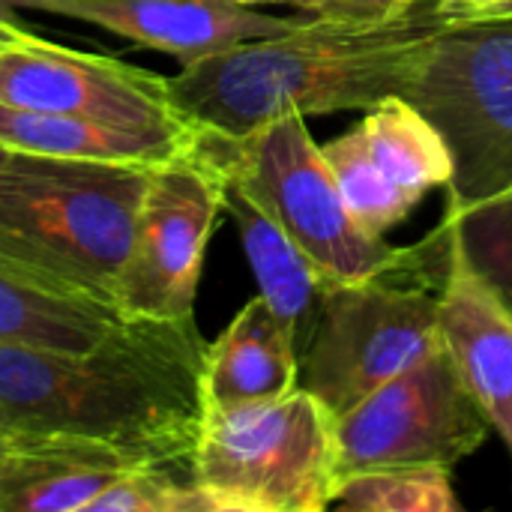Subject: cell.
<instances>
[{
    "instance_id": "obj_26",
    "label": "cell",
    "mask_w": 512,
    "mask_h": 512,
    "mask_svg": "<svg viewBox=\"0 0 512 512\" xmlns=\"http://www.w3.org/2000/svg\"><path fill=\"white\" fill-rule=\"evenodd\" d=\"M18 438H21V435H12V432L0 429V456H3V453H9V450L18 444Z\"/></svg>"
},
{
    "instance_id": "obj_15",
    "label": "cell",
    "mask_w": 512,
    "mask_h": 512,
    "mask_svg": "<svg viewBox=\"0 0 512 512\" xmlns=\"http://www.w3.org/2000/svg\"><path fill=\"white\" fill-rule=\"evenodd\" d=\"M225 213L234 219L240 231L261 297L288 330L294 351L303 363L321 318L324 297L336 279H330L312 261V255H306L285 234V228L276 219H270L246 192H240L228 180H225Z\"/></svg>"
},
{
    "instance_id": "obj_22",
    "label": "cell",
    "mask_w": 512,
    "mask_h": 512,
    "mask_svg": "<svg viewBox=\"0 0 512 512\" xmlns=\"http://www.w3.org/2000/svg\"><path fill=\"white\" fill-rule=\"evenodd\" d=\"M420 0H306L300 12L339 24H381L405 15Z\"/></svg>"
},
{
    "instance_id": "obj_2",
    "label": "cell",
    "mask_w": 512,
    "mask_h": 512,
    "mask_svg": "<svg viewBox=\"0 0 512 512\" xmlns=\"http://www.w3.org/2000/svg\"><path fill=\"white\" fill-rule=\"evenodd\" d=\"M459 18L462 9L447 0H420L381 24L315 18L294 33L186 63L168 78V96L189 123L228 138L282 114L369 111L405 96L429 45Z\"/></svg>"
},
{
    "instance_id": "obj_7",
    "label": "cell",
    "mask_w": 512,
    "mask_h": 512,
    "mask_svg": "<svg viewBox=\"0 0 512 512\" xmlns=\"http://www.w3.org/2000/svg\"><path fill=\"white\" fill-rule=\"evenodd\" d=\"M453 153L447 201L512 189V15L459 18L405 90Z\"/></svg>"
},
{
    "instance_id": "obj_5",
    "label": "cell",
    "mask_w": 512,
    "mask_h": 512,
    "mask_svg": "<svg viewBox=\"0 0 512 512\" xmlns=\"http://www.w3.org/2000/svg\"><path fill=\"white\" fill-rule=\"evenodd\" d=\"M336 426V414L303 387L273 402L207 408L195 486L213 512L330 510L342 483Z\"/></svg>"
},
{
    "instance_id": "obj_19",
    "label": "cell",
    "mask_w": 512,
    "mask_h": 512,
    "mask_svg": "<svg viewBox=\"0 0 512 512\" xmlns=\"http://www.w3.org/2000/svg\"><path fill=\"white\" fill-rule=\"evenodd\" d=\"M441 225L512 318V189L480 201H447Z\"/></svg>"
},
{
    "instance_id": "obj_18",
    "label": "cell",
    "mask_w": 512,
    "mask_h": 512,
    "mask_svg": "<svg viewBox=\"0 0 512 512\" xmlns=\"http://www.w3.org/2000/svg\"><path fill=\"white\" fill-rule=\"evenodd\" d=\"M120 321L114 306L48 285L0 261V342L87 351Z\"/></svg>"
},
{
    "instance_id": "obj_10",
    "label": "cell",
    "mask_w": 512,
    "mask_h": 512,
    "mask_svg": "<svg viewBox=\"0 0 512 512\" xmlns=\"http://www.w3.org/2000/svg\"><path fill=\"white\" fill-rule=\"evenodd\" d=\"M0 105L150 132H201L168 96V78L96 51L24 33L0 48Z\"/></svg>"
},
{
    "instance_id": "obj_17",
    "label": "cell",
    "mask_w": 512,
    "mask_h": 512,
    "mask_svg": "<svg viewBox=\"0 0 512 512\" xmlns=\"http://www.w3.org/2000/svg\"><path fill=\"white\" fill-rule=\"evenodd\" d=\"M201 132H150L111 126L72 114L30 111L0 105V144L15 153L102 162V165H135L159 168L195 150Z\"/></svg>"
},
{
    "instance_id": "obj_27",
    "label": "cell",
    "mask_w": 512,
    "mask_h": 512,
    "mask_svg": "<svg viewBox=\"0 0 512 512\" xmlns=\"http://www.w3.org/2000/svg\"><path fill=\"white\" fill-rule=\"evenodd\" d=\"M228 3H240V6H258V3H294L297 9H303L306 0H228Z\"/></svg>"
},
{
    "instance_id": "obj_3",
    "label": "cell",
    "mask_w": 512,
    "mask_h": 512,
    "mask_svg": "<svg viewBox=\"0 0 512 512\" xmlns=\"http://www.w3.org/2000/svg\"><path fill=\"white\" fill-rule=\"evenodd\" d=\"M150 168L12 153L0 168V261L114 306Z\"/></svg>"
},
{
    "instance_id": "obj_11",
    "label": "cell",
    "mask_w": 512,
    "mask_h": 512,
    "mask_svg": "<svg viewBox=\"0 0 512 512\" xmlns=\"http://www.w3.org/2000/svg\"><path fill=\"white\" fill-rule=\"evenodd\" d=\"M357 225L384 237L435 186H450L453 153L435 123L405 96H390L321 147Z\"/></svg>"
},
{
    "instance_id": "obj_8",
    "label": "cell",
    "mask_w": 512,
    "mask_h": 512,
    "mask_svg": "<svg viewBox=\"0 0 512 512\" xmlns=\"http://www.w3.org/2000/svg\"><path fill=\"white\" fill-rule=\"evenodd\" d=\"M339 474L441 465L453 471L492 432L486 411L441 342L420 363L339 417Z\"/></svg>"
},
{
    "instance_id": "obj_13",
    "label": "cell",
    "mask_w": 512,
    "mask_h": 512,
    "mask_svg": "<svg viewBox=\"0 0 512 512\" xmlns=\"http://www.w3.org/2000/svg\"><path fill=\"white\" fill-rule=\"evenodd\" d=\"M441 336L512 456V318L453 243L441 282Z\"/></svg>"
},
{
    "instance_id": "obj_28",
    "label": "cell",
    "mask_w": 512,
    "mask_h": 512,
    "mask_svg": "<svg viewBox=\"0 0 512 512\" xmlns=\"http://www.w3.org/2000/svg\"><path fill=\"white\" fill-rule=\"evenodd\" d=\"M12 153H15V150H9L6 144H0V168H3V165H6V162L12 159Z\"/></svg>"
},
{
    "instance_id": "obj_6",
    "label": "cell",
    "mask_w": 512,
    "mask_h": 512,
    "mask_svg": "<svg viewBox=\"0 0 512 512\" xmlns=\"http://www.w3.org/2000/svg\"><path fill=\"white\" fill-rule=\"evenodd\" d=\"M195 150L276 219L330 279L363 282L405 258V246L366 234L348 213L306 117L282 114L243 138L201 129Z\"/></svg>"
},
{
    "instance_id": "obj_16",
    "label": "cell",
    "mask_w": 512,
    "mask_h": 512,
    "mask_svg": "<svg viewBox=\"0 0 512 512\" xmlns=\"http://www.w3.org/2000/svg\"><path fill=\"white\" fill-rule=\"evenodd\" d=\"M300 387V357L267 300L252 297L234 321L207 345V408L273 402Z\"/></svg>"
},
{
    "instance_id": "obj_25",
    "label": "cell",
    "mask_w": 512,
    "mask_h": 512,
    "mask_svg": "<svg viewBox=\"0 0 512 512\" xmlns=\"http://www.w3.org/2000/svg\"><path fill=\"white\" fill-rule=\"evenodd\" d=\"M495 15H512V0L498 3V6H489V9H480V12H471L465 18H495Z\"/></svg>"
},
{
    "instance_id": "obj_23",
    "label": "cell",
    "mask_w": 512,
    "mask_h": 512,
    "mask_svg": "<svg viewBox=\"0 0 512 512\" xmlns=\"http://www.w3.org/2000/svg\"><path fill=\"white\" fill-rule=\"evenodd\" d=\"M24 33H30V30H27L24 24H18V21L12 18V12H3V9H0V48L18 42Z\"/></svg>"
},
{
    "instance_id": "obj_12",
    "label": "cell",
    "mask_w": 512,
    "mask_h": 512,
    "mask_svg": "<svg viewBox=\"0 0 512 512\" xmlns=\"http://www.w3.org/2000/svg\"><path fill=\"white\" fill-rule=\"evenodd\" d=\"M3 12H45L117 33L141 48L177 57L183 66L255 39L294 33L315 15H273L228 0H0Z\"/></svg>"
},
{
    "instance_id": "obj_21",
    "label": "cell",
    "mask_w": 512,
    "mask_h": 512,
    "mask_svg": "<svg viewBox=\"0 0 512 512\" xmlns=\"http://www.w3.org/2000/svg\"><path fill=\"white\" fill-rule=\"evenodd\" d=\"M90 512H213L195 477L177 468L141 465L111 483Z\"/></svg>"
},
{
    "instance_id": "obj_9",
    "label": "cell",
    "mask_w": 512,
    "mask_h": 512,
    "mask_svg": "<svg viewBox=\"0 0 512 512\" xmlns=\"http://www.w3.org/2000/svg\"><path fill=\"white\" fill-rule=\"evenodd\" d=\"M225 210V177L198 150L150 168L117 276L120 318H195L210 234Z\"/></svg>"
},
{
    "instance_id": "obj_24",
    "label": "cell",
    "mask_w": 512,
    "mask_h": 512,
    "mask_svg": "<svg viewBox=\"0 0 512 512\" xmlns=\"http://www.w3.org/2000/svg\"><path fill=\"white\" fill-rule=\"evenodd\" d=\"M453 6L462 9V15H471V12H480V9H489V6H498V3H507V0H447Z\"/></svg>"
},
{
    "instance_id": "obj_4",
    "label": "cell",
    "mask_w": 512,
    "mask_h": 512,
    "mask_svg": "<svg viewBox=\"0 0 512 512\" xmlns=\"http://www.w3.org/2000/svg\"><path fill=\"white\" fill-rule=\"evenodd\" d=\"M450 264L444 225L405 246V258L363 282H333L312 345L300 363V387L336 420L378 387L432 354L441 336V282Z\"/></svg>"
},
{
    "instance_id": "obj_1",
    "label": "cell",
    "mask_w": 512,
    "mask_h": 512,
    "mask_svg": "<svg viewBox=\"0 0 512 512\" xmlns=\"http://www.w3.org/2000/svg\"><path fill=\"white\" fill-rule=\"evenodd\" d=\"M207 345L195 318H123L87 351L0 342V429L105 444L192 474Z\"/></svg>"
},
{
    "instance_id": "obj_20",
    "label": "cell",
    "mask_w": 512,
    "mask_h": 512,
    "mask_svg": "<svg viewBox=\"0 0 512 512\" xmlns=\"http://www.w3.org/2000/svg\"><path fill=\"white\" fill-rule=\"evenodd\" d=\"M333 507L348 512H459L450 471L441 465H405L348 474Z\"/></svg>"
},
{
    "instance_id": "obj_14",
    "label": "cell",
    "mask_w": 512,
    "mask_h": 512,
    "mask_svg": "<svg viewBox=\"0 0 512 512\" xmlns=\"http://www.w3.org/2000/svg\"><path fill=\"white\" fill-rule=\"evenodd\" d=\"M141 465L105 444L21 435L0 456V512H90L111 483Z\"/></svg>"
}]
</instances>
